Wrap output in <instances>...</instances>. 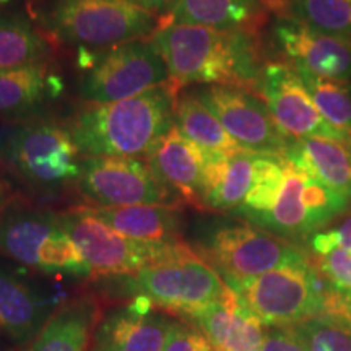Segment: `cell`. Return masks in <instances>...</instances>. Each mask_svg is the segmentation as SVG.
Wrapping results in <instances>:
<instances>
[{
    "instance_id": "1",
    "label": "cell",
    "mask_w": 351,
    "mask_h": 351,
    "mask_svg": "<svg viewBox=\"0 0 351 351\" xmlns=\"http://www.w3.org/2000/svg\"><path fill=\"white\" fill-rule=\"evenodd\" d=\"M152 41L178 91L189 85L258 86L263 67L256 33L163 21Z\"/></svg>"
},
{
    "instance_id": "2",
    "label": "cell",
    "mask_w": 351,
    "mask_h": 351,
    "mask_svg": "<svg viewBox=\"0 0 351 351\" xmlns=\"http://www.w3.org/2000/svg\"><path fill=\"white\" fill-rule=\"evenodd\" d=\"M179 91L171 82L114 103H86L69 122L86 156H147L174 127Z\"/></svg>"
},
{
    "instance_id": "3",
    "label": "cell",
    "mask_w": 351,
    "mask_h": 351,
    "mask_svg": "<svg viewBox=\"0 0 351 351\" xmlns=\"http://www.w3.org/2000/svg\"><path fill=\"white\" fill-rule=\"evenodd\" d=\"M82 158L69 125L44 116L0 122V171L33 194L77 184Z\"/></svg>"
},
{
    "instance_id": "4",
    "label": "cell",
    "mask_w": 351,
    "mask_h": 351,
    "mask_svg": "<svg viewBox=\"0 0 351 351\" xmlns=\"http://www.w3.org/2000/svg\"><path fill=\"white\" fill-rule=\"evenodd\" d=\"M0 256L43 274L91 276L60 213L16 195L0 213Z\"/></svg>"
},
{
    "instance_id": "5",
    "label": "cell",
    "mask_w": 351,
    "mask_h": 351,
    "mask_svg": "<svg viewBox=\"0 0 351 351\" xmlns=\"http://www.w3.org/2000/svg\"><path fill=\"white\" fill-rule=\"evenodd\" d=\"M78 91L86 103H114L169 82V72L152 38L108 49H78Z\"/></svg>"
},
{
    "instance_id": "6",
    "label": "cell",
    "mask_w": 351,
    "mask_h": 351,
    "mask_svg": "<svg viewBox=\"0 0 351 351\" xmlns=\"http://www.w3.org/2000/svg\"><path fill=\"white\" fill-rule=\"evenodd\" d=\"M161 25L163 19L129 0H62L46 21L54 41L91 51L152 38Z\"/></svg>"
},
{
    "instance_id": "7",
    "label": "cell",
    "mask_w": 351,
    "mask_h": 351,
    "mask_svg": "<svg viewBox=\"0 0 351 351\" xmlns=\"http://www.w3.org/2000/svg\"><path fill=\"white\" fill-rule=\"evenodd\" d=\"M333 287L302 261L267 271L232 288L241 302L267 327H291L315 315L328 314Z\"/></svg>"
},
{
    "instance_id": "8",
    "label": "cell",
    "mask_w": 351,
    "mask_h": 351,
    "mask_svg": "<svg viewBox=\"0 0 351 351\" xmlns=\"http://www.w3.org/2000/svg\"><path fill=\"white\" fill-rule=\"evenodd\" d=\"M60 219L91 276L135 275L147 267L191 251L184 241L147 243L127 238L91 215L83 205L60 212Z\"/></svg>"
},
{
    "instance_id": "9",
    "label": "cell",
    "mask_w": 351,
    "mask_h": 351,
    "mask_svg": "<svg viewBox=\"0 0 351 351\" xmlns=\"http://www.w3.org/2000/svg\"><path fill=\"white\" fill-rule=\"evenodd\" d=\"M137 296L160 309L191 317L230 296L231 288L210 263L192 251L129 275Z\"/></svg>"
},
{
    "instance_id": "10",
    "label": "cell",
    "mask_w": 351,
    "mask_h": 351,
    "mask_svg": "<svg viewBox=\"0 0 351 351\" xmlns=\"http://www.w3.org/2000/svg\"><path fill=\"white\" fill-rule=\"evenodd\" d=\"M204 257L231 289L278 267L307 261L293 244L249 223L215 228L205 239Z\"/></svg>"
},
{
    "instance_id": "11",
    "label": "cell",
    "mask_w": 351,
    "mask_h": 351,
    "mask_svg": "<svg viewBox=\"0 0 351 351\" xmlns=\"http://www.w3.org/2000/svg\"><path fill=\"white\" fill-rule=\"evenodd\" d=\"M75 187L91 207L179 204L147 161L130 156L82 158Z\"/></svg>"
},
{
    "instance_id": "12",
    "label": "cell",
    "mask_w": 351,
    "mask_h": 351,
    "mask_svg": "<svg viewBox=\"0 0 351 351\" xmlns=\"http://www.w3.org/2000/svg\"><path fill=\"white\" fill-rule=\"evenodd\" d=\"M191 91L213 112L241 148L258 155L285 156L287 138L275 124L265 101L251 90L202 85Z\"/></svg>"
},
{
    "instance_id": "13",
    "label": "cell",
    "mask_w": 351,
    "mask_h": 351,
    "mask_svg": "<svg viewBox=\"0 0 351 351\" xmlns=\"http://www.w3.org/2000/svg\"><path fill=\"white\" fill-rule=\"evenodd\" d=\"M257 90L265 99L275 124L288 140L326 137L350 143V135L333 129L315 106L296 69L285 64H267Z\"/></svg>"
},
{
    "instance_id": "14",
    "label": "cell",
    "mask_w": 351,
    "mask_h": 351,
    "mask_svg": "<svg viewBox=\"0 0 351 351\" xmlns=\"http://www.w3.org/2000/svg\"><path fill=\"white\" fill-rule=\"evenodd\" d=\"M274 39L298 72L332 82L351 80V38L317 32L300 20L278 16Z\"/></svg>"
},
{
    "instance_id": "15",
    "label": "cell",
    "mask_w": 351,
    "mask_h": 351,
    "mask_svg": "<svg viewBox=\"0 0 351 351\" xmlns=\"http://www.w3.org/2000/svg\"><path fill=\"white\" fill-rule=\"evenodd\" d=\"M145 296L103 319L96 333L98 351H163L174 320Z\"/></svg>"
},
{
    "instance_id": "16",
    "label": "cell",
    "mask_w": 351,
    "mask_h": 351,
    "mask_svg": "<svg viewBox=\"0 0 351 351\" xmlns=\"http://www.w3.org/2000/svg\"><path fill=\"white\" fill-rule=\"evenodd\" d=\"M179 202L202 208L208 153L173 127L143 158Z\"/></svg>"
},
{
    "instance_id": "17",
    "label": "cell",
    "mask_w": 351,
    "mask_h": 351,
    "mask_svg": "<svg viewBox=\"0 0 351 351\" xmlns=\"http://www.w3.org/2000/svg\"><path fill=\"white\" fill-rule=\"evenodd\" d=\"M64 91L62 75L47 62L0 70V122L39 116Z\"/></svg>"
},
{
    "instance_id": "18",
    "label": "cell",
    "mask_w": 351,
    "mask_h": 351,
    "mask_svg": "<svg viewBox=\"0 0 351 351\" xmlns=\"http://www.w3.org/2000/svg\"><path fill=\"white\" fill-rule=\"evenodd\" d=\"M56 302L20 274L0 267V328L13 341L36 339L54 314Z\"/></svg>"
},
{
    "instance_id": "19",
    "label": "cell",
    "mask_w": 351,
    "mask_h": 351,
    "mask_svg": "<svg viewBox=\"0 0 351 351\" xmlns=\"http://www.w3.org/2000/svg\"><path fill=\"white\" fill-rule=\"evenodd\" d=\"M213 351H261L263 324L231 289L226 300L191 315Z\"/></svg>"
},
{
    "instance_id": "20",
    "label": "cell",
    "mask_w": 351,
    "mask_h": 351,
    "mask_svg": "<svg viewBox=\"0 0 351 351\" xmlns=\"http://www.w3.org/2000/svg\"><path fill=\"white\" fill-rule=\"evenodd\" d=\"M257 155L249 150L234 155L208 153L202 210L234 213L251 192Z\"/></svg>"
},
{
    "instance_id": "21",
    "label": "cell",
    "mask_w": 351,
    "mask_h": 351,
    "mask_svg": "<svg viewBox=\"0 0 351 351\" xmlns=\"http://www.w3.org/2000/svg\"><path fill=\"white\" fill-rule=\"evenodd\" d=\"M88 212L127 238L147 243H179L182 212L178 205H132V207H91Z\"/></svg>"
},
{
    "instance_id": "22",
    "label": "cell",
    "mask_w": 351,
    "mask_h": 351,
    "mask_svg": "<svg viewBox=\"0 0 351 351\" xmlns=\"http://www.w3.org/2000/svg\"><path fill=\"white\" fill-rule=\"evenodd\" d=\"M269 12L267 0H178L163 21L256 33Z\"/></svg>"
},
{
    "instance_id": "23",
    "label": "cell",
    "mask_w": 351,
    "mask_h": 351,
    "mask_svg": "<svg viewBox=\"0 0 351 351\" xmlns=\"http://www.w3.org/2000/svg\"><path fill=\"white\" fill-rule=\"evenodd\" d=\"M307 178L309 174L306 171L285 158L283 181L274 204L265 213L258 215L249 223L282 239H298L317 231L302 199Z\"/></svg>"
},
{
    "instance_id": "24",
    "label": "cell",
    "mask_w": 351,
    "mask_h": 351,
    "mask_svg": "<svg viewBox=\"0 0 351 351\" xmlns=\"http://www.w3.org/2000/svg\"><path fill=\"white\" fill-rule=\"evenodd\" d=\"M285 158L311 178L351 197V153L348 145L326 137L288 140Z\"/></svg>"
},
{
    "instance_id": "25",
    "label": "cell",
    "mask_w": 351,
    "mask_h": 351,
    "mask_svg": "<svg viewBox=\"0 0 351 351\" xmlns=\"http://www.w3.org/2000/svg\"><path fill=\"white\" fill-rule=\"evenodd\" d=\"M56 43L46 29L21 12L0 10V70L43 64L51 59Z\"/></svg>"
},
{
    "instance_id": "26",
    "label": "cell",
    "mask_w": 351,
    "mask_h": 351,
    "mask_svg": "<svg viewBox=\"0 0 351 351\" xmlns=\"http://www.w3.org/2000/svg\"><path fill=\"white\" fill-rule=\"evenodd\" d=\"M98 314V304L91 298L67 302L52 314L28 351H86Z\"/></svg>"
},
{
    "instance_id": "27",
    "label": "cell",
    "mask_w": 351,
    "mask_h": 351,
    "mask_svg": "<svg viewBox=\"0 0 351 351\" xmlns=\"http://www.w3.org/2000/svg\"><path fill=\"white\" fill-rule=\"evenodd\" d=\"M174 125L184 137L192 140L210 155H234L244 150L231 138L213 112L187 88L179 91L176 98Z\"/></svg>"
},
{
    "instance_id": "28",
    "label": "cell",
    "mask_w": 351,
    "mask_h": 351,
    "mask_svg": "<svg viewBox=\"0 0 351 351\" xmlns=\"http://www.w3.org/2000/svg\"><path fill=\"white\" fill-rule=\"evenodd\" d=\"M267 7L317 32L351 38V0H267Z\"/></svg>"
},
{
    "instance_id": "29",
    "label": "cell",
    "mask_w": 351,
    "mask_h": 351,
    "mask_svg": "<svg viewBox=\"0 0 351 351\" xmlns=\"http://www.w3.org/2000/svg\"><path fill=\"white\" fill-rule=\"evenodd\" d=\"M298 73L324 119L333 129L351 135V83L326 80L307 72Z\"/></svg>"
},
{
    "instance_id": "30",
    "label": "cell",
    "mask_w": 351,
    "mask_h": 351,
    "mask_svg": "<svg viewBox=\"0 0 351 351\" xmlns=\"http://www.w3.org/2000/svg\"><path fill=\"white\" fill-rule=\"evenodd\" d=\"M291 328L306 351H351V324L340 315H315Z\"/></svg>"
},
{
    "instance_id": "31",
    "label": "cell",
    "mask_w": 351,
    "mask_h": 351,
    "mask_svg": "<svg viewBox=\"0 0 351 351\" xmlns=\"http://www.w3.org/2000/svg\"><path fill=\"white\" fill-rule=\"evenodd\" d=\"M313 265L333 288L351 291V251L337 247L326 256H317Z\"/></svg>"
},
{
    "instance_id": "32",
    "label": "cell",
    "mask_w": 351,
    "mask_h": 351,
    "mask_svg": "<svg viewBox=\"0 0 351 351\" xmlns=\"http://www.w3.org/2000/svg\"><path fill=\"white\" fill-rule=\"evenodd\" d=\"M163 351H213V348L199 328L174 322Z\"/></svg>"
},
{
    "instance_id": "33",
    "label": "cell",
    "mask_w": 351,
    "mask_h": 351,
    "mask_svg": "<svg viewBox=\"0 0 351 351\" xmlns=\"http://www.w3.org/2000/svg\"><path fill=\"white\" fill-rule=\"evenodd\" d=\"M311 247L317 256H326L337 247L351 251V215L339 226L328 231L315 232L311 238Z\"/></svg>"
},
{
    "instance_id": "34",
    "label": "cell",
    "mask_w": 351,
    "mask_h": 351,
    "mask_svg": "<svg viewBox=\"0 0 351 351\" xmlns=\"http://www.w3.org/2000/svg\"><path fill=\"white\" fill-rule=\"evenodd\" d=\"M261 351H306L291 327H270L263 337Z\"/></svg>"
},
{
    "instance_id": "35",
    "label": "cell",
    "mask_w": 351,
    "mask_h": 351,
    "mask_svg": "<svg viewBox=\"0 0 351 351\" xmlns=\"http://www.w3.org/2000/svg\"><path fill=\"white\" fill-rule=\"evenodd\" d=\"M328 314L340 315L351 324V291H339L333 288L328 298Z\"/></svg>"
},
{
    "instance_id": "36",
    "label": "cell",
    "mask_w": 351,
    "mask_h": 351,
    "mask_svg": "<svg viewBox=\"0 0 351 351\" xmlns=\"http://www.w3.org/2000/svg\"><path fill=\"white\" fill-rule=\"evenodd\" d=\"M129 2L135 3V5L143 8V10L155 13L156 16L165 20L171 13V10H173L176 3H178V0H129Z\"/></svg>"
},
{
    "instance_id": "37",
    "label": "cell",
    "mask_w": 351,
    "mask_h": 351,
    "mask_svg": "<svg viewBox=\"0 0 351 351\" xmlns=\"http://www.w3.org/2000/svg\"><path fill=\"white\" fill-rule=\"evenodd\" d=\"M15 194L12 192V186L10 182L5 179V174L0 171V213L3 212L8 207V204L15 199Z\"/></svg>"
},
{
    "instance_id": "38",
    "label": "cell",
    "mask_w": 351,
    "mask_h": 351,
    "mask_svg": "<svg viewBox=\"0 0 351 351\" xmlns=\"http://www.w3.org/2000/svg\"><path fill=\"white\" fill-rule=\"evenodd\" d=\"M8 2H10V0H0V8H2V7H5Z\"/></svg>"
},
{
    "instance_id": "39",
    "label": "cell",
    "mask_w": 351,
    "mask_h": 351,
    "mask_svg": "<svg viewBox=\"0 0 351 351\" xmlns=\"http://www.w3.org/2000/svg\"><path fill=\"white\" fill-rule=\"evenodd\" d=\"M348 150H350V153H351V135H350V143H348Z\"/></svg>"
}]
</instances>
